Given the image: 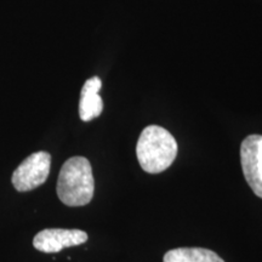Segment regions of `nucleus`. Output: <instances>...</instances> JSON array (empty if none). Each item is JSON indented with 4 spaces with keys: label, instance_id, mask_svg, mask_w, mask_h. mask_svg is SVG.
Masks as SVG:
<instances>
[{
    "label": "nucleus",
    "instance_id": "obj_3",
    "mask_svg": "<svg viewBox=\"0 0 262 262\" xmlns=\"http://www.w3.org/2000/svg\"><path fill=\"white\" fill-rule=\"evenodd\" d=\"M51 168V156L40 150L28 156L12 173V185L16 191L29 192L45 183Z\"/></svg>",
    "mask_w": 262,
    "mask_h": 262
},
{
    "label": "nucleus",
    "instance_id": "obj_1",
    "mask_svg": "<svg viewBox=\"0 0 262 262\" xmlns=\"http://www.w3.org/2000/svg\"><path fill=\"white\" fill-rule=\"evenodd\" d=\"M178 142L168 130L158 125L146 126L136 145L141 168L148 173H159L170 168L178 156Z\"/></svg>",
    "mask_w": 262,
    "mask_h": 262
},
{
    "label": "nucleus",
    "instance_id": "obj_2",
    "mask_svg": "<svg viewBox=\"0 0 262 262\" xmlns=\"http://www.w3.org/2000/svg\"><path fill=\"white\" fill-rule=\"evenodd\" d=\"M57 195L67 206H84L93 201L95 180L89 160L72 157L62 165L57 180Z\"/></svg>",
    "mask_w": 262,
    "mask_h": 262
},
{
    "label": "nucleus",
    "instance_id": "obj_6",
    "mask_svg": "<svg viewBox=\"0 0 262 262\" xmlns=\"http://www.w3.org/2000/svg\"><path fill=\"white\" fill-rule=\"evenodd\" d=\"M101 88L102 81L98 77H93L85 81L79 101V117L83 122H91L102 113L103 101L98 95Z\"/></svg>",
    "mask_w": 262,
    "mask_h": 262
},
{
    "label": "nucleus",
    "instance_id": "obj_7",
    "mask_svg": "<svg viewBox=\"0 0 262 262\" xmlns=\"http://www.w3.org/2000/svg\"><path fill=\"white\" fill-rule=\"evenodd\" d=\"M164 262H225L214 251L204 248H178L164 255Z\"/></svg>",
    "mask_w": 262,
    "mask_h": 262
},
{
    "label": "nucleus",
    "instance_id": "obj_5",
    "mask_svg": "<svg viewBox=\"0 0 262 262\" xmlns=\"http://www.w3.org/2000/svg\"><path fill=\"white\" fill-rule=\"evenodd\" d=\"M88 233L80 229L47 228L35 234L33 247L45 254L60 253L62 249L77 247L88 241Z\"/></svg>",
    "mask_w": 262,
    "mask_h": 262
},
{
    "label": "nucleus",
    "instance_id": "obj_4",
    "mask_svg": "<svg viewBox=\"0 0 262 262\" xmlns=\"http://www.w3.org/2000/svg\"><path fill=\"white\" fill-rule=\"evenodd\" d=\"M241 163L248 185L262 198V135H249L242 142Z\"/></svg>",
    "mask_w": 262,
    "mask_h": 262
}]
</instances>
